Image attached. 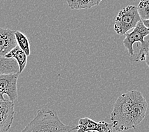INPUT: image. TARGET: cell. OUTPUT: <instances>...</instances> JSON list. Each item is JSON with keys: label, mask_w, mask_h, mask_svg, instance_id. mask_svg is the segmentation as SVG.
Instances as JSON below:
<instances>
[{"label": "cell", "mask_w": 149, "mask_h": 132, "mask_svg": "<svg viewBox=\"0 0 149 132\" xmlns=\"http://www.w3.org/2000/svg\"><path fill=\"white\" fill-rule=\"evenodd\" d=\"M148 109V103L139 91L132 90L118 98L111 114V121L116 131L136 128L141 123Z\"/></svg>", "instance_id": "1"}, {"label": "cell", "mask_w": 149, "mask_h": 132, "mask_svg": "<svg viewBox=\"0 0 149 132\" xmlns=\"http://www.w3.org/2000/svg\"><path fill=\"white\" fill-rule=\"evenodd\" d=\"M77 129V126L63 123L54 110L41 109L21 132H72Z\"/></svg>", "instance_id": "2"}, {"label": "cell", "mask_w": 149, "mask_h": 132, "mask_svg": "<svg viewBox=\"0 0 149 132\" xmlns=\"http://www.w3.org/2000/svg\"><path fill=\"white\" fill-rule=\"evenodd\" d=\"M149 35V28L144 25L143 21L140 20L133 28L131 33H126L123 40V45L127 50L130 56L134 55L133 45L137 42L141 43V48L139 53L134 60L135 62L145 61V57L149 49V41H145L144 38Z\"/></svg>", "instance_id": "3"}, {"label": "cell", "mask_w": 149, "mask_h": 132, "mask_svg": "<svg viewBox=\"0 0 149 132\" xmlns=\"http://www.w3.org/2000/svg\"><path fill=\"white\" fill-rule=\"evenodd\" d=\"M141 20L137 7L128 5L122 9L115 18L113 29L119 36L125 34Z\"/></svg>", "instance_id": "4"}, {"label": "cell", "mask_w": 149, "mask_h": 132, "mask_svg": "<svg viewBox=\"0 0 149 132\" xmlns=\"http://www.w3.org/2000/svg\"><path fill=\"white\" fill-rule=\"evenodd\" d=\"M19 73L0 74V100L5 101L4 95L8 97L9 100L14 102L18 97L17 80Z\"/></svg>", "instance_id": "5"}, {"label": "cell", "mask_w": 149, "mask_h": 132, "mask_svg": "<svg viewBox=\"0 0 149 132\" xmlns=\"http://www.w3.org/2000/svg\"><path fill=\"white\" fill-rule=\"evenodd\" d=\"M14 102L0 100V132H8L11 128L15 115Z\"/></svg>", "instance_id": "6"}, {"label": "cell", "mask_w": 149, "mask_h": 132, "mask_svg": "<svg viewBox=\"0 0 149 132\" xmlns=\"http://www.w3.org/2000/svg\"><path fill=\"white\" fill-rule=\"evenodd\" d=\"M77 127V132H86L88 131L112 132L113 129L112 123H108L104 121L96 122L88 117L81 118L79 120Z\"/></svg>", "instance_id": "7"}, {"label": "cell", "mask_w": 149, "mask_h": 132, "mask_svg": "<svg viewBox=\"0 0 149 132\" xmlns=\"http://www.w3.org/2000/svg\"><path fill=\"white\" fill-rule=\"evenodd\" d=\"M17 46L15 31L0 28V57H5Z\"/></svg>", "instance_id": "8"}, {"label": "cell", "mask_w": 149, "mask_h": 132, "mask_svg": "<svg viewBox=\"0 0 149 132\" xmlns=\"http://www.w3.org/2000/svg\"><path fill=\"white\" fill-rule=\"evenodd\" d=\"M27 57L26 53L19 46H17L8 53H7L5 57L8 59L13 58L16 60L19 67V74H20L26 68L27 62Z\"/></svg>", "instance_id": "9"}, {"label": "cell", "mask_w": 149, "mask_h": 132, "mask_svg": "<svg viewBox=\"0 0 149 132\" xmlns=\"http://www.w3.org/2000/svg\"><path fill=\"white\" fill-rule=\"evenodd\" d=\"M19 73V67L16 60L0 57V74Z\"/></svg>", "instance_id": "10"}, {"label": "cell", "mask_w": 149, "mask_h": 132, "mask_svg": "<svg viewBox=\"0 0 149 132\" xmlns=\"http://www.w3.org/2000/svg\"><path fill=\"white\" fill-rule=\"evenodd\" d=\"M102 0H66L69 7L72 10L90 8L100 5Z\"/></svg>", "instance_id": "11"}, {"label": "cell", "mask_w": 149, "mask_h": 132, "mask_svg": "<svg viewBox=\"0 0 149 132\" xmlns=\"http://www.w3.org/2000/svg\"><path fill=\"white\" fill-rule=\"evenodd\" d=\"M15 36L17 46H19L27 56H29L31 53L30 43L26 35L20 31H15Z\"/></svg>", "instance_id": "12"}, {"label": "cell", "mask_w": 149, "mask_h": 132, "mask_svg": "<svg viewBox=\"0 0 149 132\" xmlns=\"http://www.w3.org/2000/svg\"><path fill=\"white\" fill-rule=\"evenodd\" d=\"M137 9L141 20H149V0H140Z\"/></svg>", "instance_id": "13"}, {"label": "cell", "mask_w": 149, "mask_h": 132, "mask_svg": "<svg viewBox=\"0 0 149 132\" xmlns=\"http://www.w3.org/2000/svg\"><path fill=\"white\" fill-rule=\"evenodd\" d=\"M145 62H146L148 67H149V49H148V50L147 54H146V57H145Z\"/></svg>", "instance_id": "14"}, {"label": "cell", "mask_w": 149, "mask_h": 132, "mask_svg": "<svg viewBox=\"0 0 149 132\" xmlns=\"http://www.w3.org/2000/svg\"><path fill=\"white\" fill-rule=\"evenodd\" d=\"M142 21H143V22L145 26L147 27L148 28H149V20H143Z\"/></svg>", "instance_id": "15"}, {"label": "cell", "mask_w": 149, "mask_h": 132, "mask_svg": "<svg viewBox=\"0 0 149 132\" xmlns=\"http://www.w3.org/2000/svg\"><path fill=\"white\" fill-rule=\"evenodd\" d=\"M86 132H98V131H88Z\"/></svg>", "instance_id": "16"}, {"label": "cell", "mask_w": 149, "mask_h": 132, "mask_svg": "<svg viewBox=\"0 0 149 132\" xmlns=\"http://www.w3.org/2000/svg\"><path fill=\"white\" fill-rule=\"evenodd\" d=\"M112 132H122V131H112Z\"/></svg>", "instance_id": "17"}]
</instances>
